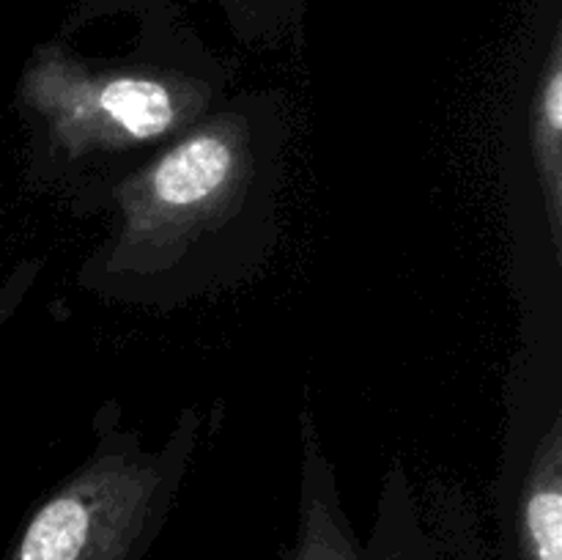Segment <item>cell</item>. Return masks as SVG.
<instances>
[{
    "label": "cell",
    "instance_id": "1",
    "mask_svg": "<svg viewBox=\"0 0 562 560\" xmlns=\"http://www.w3.org/2000/svg\"><path fill=\"white\" fill-rule=\"evenodd\" d=\"M289 137L285 93H231L110 190L108 231L77 267V289L110 305L179 311L256 278L283 236Z\"/></svg>",
    "mask_w": 562,
    "mask_h": 560
},
{
    "label": "cell",
    "instance_id": "2",
    "mask_svg": "<svg viewBox=\"0 0 562 560\" xmlns=\"http://www.w3.org/2000/svg\"><path fill=\"white\" fill-rule=\"evenodd\" d=\"M231 93L234 66L165 14L151 16L135 47L115 58H88L58 38L36 44L11 99L27 190L75 217L102 214L121 179Z\"/></svg>",
    "mask_w": 562,
    "mask_h": 560
},
{
    "label": "cell",
    "instance_id": "3",
    "mask_svg": "<svg viewBox=\"0 0 562 560\" xmlns=\"http://www.w3.org/2000/svg\"><path fill=\"white\" fill-rule=\"evenodd\" d=\"M206 415L184 406L159 445L130 426L119 401L93 415L86 459L31 508L3 560H143L162 533Z\"/></svg>",
    "mask_w": 562,
    "mask_h": 560
},
{
    "label": "cell",
    "instance_id": "4",
    "mask_svg": "<svg viewBox=\"0 0 562 560\" xmlns=\"http://www.w3.org/2000/svg\"><path fill=\"white\" fill-rule=\"evenodd\" d=\"M285 560H445L420 525L409 486L401 475L384 481L376 522L366 544L357 538L344 508L338 478L313 426L302 415L300 516Z\"/></svg>",
    "mask_w": 562,
    "mask_h": 560
},
{
    "label": "cell",
    "instance_id": "5",
    "mask_svg": "<svg viewBox=\"0 0 562 560\" xmlns=\"http://www.w3.org/2000/svg\"><path fill=\"white\" fill-rule=\"evenodd\" d=\"M499 560H562V412L532 443L503 511Z\"/></svg>",
    "mask_w": 562,
    "mask_h": 560
},
{
    "label": "cell",
    "instance_id": "6",
    "mask_svg": "<svg viewBox=\"0 0 562 560\" xmlns=\"http://www.w3.org/2000/svg\"><path fill=\"white\" fill-rule=\"evenodd\" d=\"M527 146L554 261H562V36L554 31L527 110Z\"/></svg>",
    "mask_w": 562,
    "mask_h": 560
},
{
    "label": "cell",
    "instance_id": "7",
    "mask_svg": "<svg viewBox=\"0 0 562 560\" xmlns=\"http://www.w3.org/2000/svg\"><path fill=\"white\" fill-rule=\"evenodd\" d=\"M77 22L86 16L143 5V0H75ZM228 14L236 36L247 44L278 42L300 16V0H217Z\"/></svg>",
    "mask_w": 562,
    "mask_h": 560
}]
</instances>
